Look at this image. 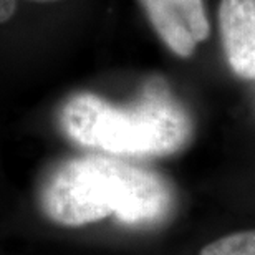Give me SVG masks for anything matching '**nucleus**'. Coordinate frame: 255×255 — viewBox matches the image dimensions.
Wrapping results in <instances>:
<instances>
[{
    "label": "nucleus",
    "mask_w": 255,
    "mask_h": 255,
    "mask_svg": "<svg viewBox=\"0 0 255 255\" xmlns=\"http://www.w3.org/2000/svg\"><path fill=\"white\" fill-rule=\"evenodd\" d=\"M60 125L68 139L108 156L161 157L179 152L192 137V121L164 81H149L128 105L95 93L66 100Z\"/></svg>",
    "instance_id": "2"
},
{
    "label": "nucleus",
    "mask_w": 255,
    "mask_h": 255,
    "mask_svg": "<svg viewBox=\"0 0 255 255\" xmlns=\"http://www.w3.org/2000/svg\"><path fill=\"white\" fill-rule=\"evenodd\" d=\"M174 201V189L159 172L108 154L65 159L38 189L45 217L66 227L108 217L134 227L157 226L171 216Z\"/></svg>",
    "instance_id": "1"
},
{
    "label": "nucleus",
    "mask_w": 255,
    "mask_h": 255,
    "mask_svg": "<svg viewBox=\"0 0 255 255\" xmlns=\"http://www.w3.org/2000/svg\"><path fill=\"white\" fill-rule=\"evenodd\" d=\"M152 28L177 57L187 58L211 33L202 0H141Z\"/></svg>",
    "instance_id": "3"
},
{
    "label": "nucleus",
    "mask_w": 255,
    "mask_h": 255,
    "mask_svg": "<svg viewBox=\"0 0 255 255\" xmlns=\"http://www.w3.org/2000/svg\"><path fill=\"white\" fill-rule=\"evenodd\" d=\"M15 0H0V23L7 22L13 15Z\"/></svg>",
    "instance_id": "6"
},
{
    "label": "nucleus",
    "mask_w": 255,
    "mask_h": 255,
    "mask_svg": "<svg viewBox=\"0 0 255 255\" xmlns=\"http://www.w3.org/2000/svg\"><path fill=\"white\" fill-rule=\"evenodd\" d=\"M219 28L232 71L255 80V0H222Z\"/></svg>",
    "instance_id": "4"
},
{
    "label": "nucleus",
    "mask_w": 255,
    "mask_h": 255,
    "mask_svg": "<svg viewBox=\"0 0 255 255\" xmlns=\"http://www.w3.org/2000/svg\"><path fill=\"white\" fill-rule=\"evenodd\" d=\"M199 255H255V231L229 234L207 244Z\"/></svg>",
    "instance_id": "5"
}]
</instances>
